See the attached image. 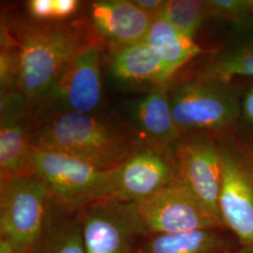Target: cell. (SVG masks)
Wrapping results in <instances>:
<instances>
[{
  "mask_svg": "<svg viewBox=\"0 0 253 253\" xmlns=\"http://www.w3.org/2000/svg\"><path fill=\"white\" fill-rule=\"evenodd\" d=\"M175 160L154 145L136 146L133 152L116 168L113 198L139 203L175 179Z\"/></svg>",
  "mask_w": 253,
  "mask_h": 253,
  "instance_id": "cell-11",
  "label": "cell"
},
{
  "mask_svg": "<svg viewBox=\"0 0 253 253\" xmlns=\"http://www.w3.org/2000/svg\"><path fill=\"white\" fill-rule=\"evenodd\" d=\"M174 160L175 178L190 190L219 225L224 227L218 204L223 172L222 149L207 139L181 141Z\"/></svg>",
  "mask_w": 253,
  "mask_h": 253,
  "instance_id": "cell-8",
  "label": "cell"
},
{
  "mask_svg": "<svg viewBox=\"0 0 253 253\" xmlns=\"http://www.w3.org/2000/svg\"><path fill=\"white\" fill-rule=\"evenodd\" d=\"M22 114L1 116L0 175L31 173L30 132Z\"/></svg>",
  "mask_w": 253,
  "mask_h": 253,
  "instance_id": "cell-17",
  "label": "cell"
},
{
  "mask_svg": "<svg viewBox=\"0 0 253 253\" xmlns=\"http://www.w3.org/2000/svg\"><path fill=\"white\" fill-rule=\"evenodd\" d=\"M78 214L86 253H138L147 235L133 203L110 197Z\"/></svg>",
  "mask_w": 253,
  "mask_h": 253,
  "instance_id": "cell-5",
  "label": "cell"
},
{
  "mask_svg": "<svg viewBox=\"0 0 253 253\" xmlns=\"http://www.w3.org/2000/svg\"><path fill=\"white\" fill-rule=\"evenodd\" d=\"M79 7L77 0H55L56 19L67 18L73 14Z\"/></svg>",
  "mask_w": 253,
  "mask_h": 253,
  "instance_id": "cell-23",
  "label": "cell"
},
{
  "mask_svg": "<svg viewBox=\"0 0 253 253\" xmlns=\"http://www.w3.org/2000/svg\"><path fill=\"white\" fill-rule=\"evenodd\" d=\"M0 253H18L10 245L3 239H0Z\"/></svg>",
  "mask_w": 253,
  "mask_h": 253,
  "instance_id": "cell-26",
  "label": "cell"
},
{
  "mask_svg": "<svg viewBox=\"0 0 253 253\" xmlns=\"http://www.w3.org/2000/svg\"><path fill=\"white\" fill-rule=\"evenodd\" d=\"M208 11L229 18L239 17L253 10V0H212L207 1Z\"/></svg>",
  "mask_w": 253,
  "mask_h": 253,
  "instance_id": "cell-21",
  "label": "cell"
},
{
  "mask_svg": "<svg viewBox=\"0 0 253 253\" xmlns=\"http://www.w3.org/2000/svg\"><path fill=\"white\" fill-rule=\"evenodd\" d=\"M240 245L224 228L145 235L138 253H235Z\"/></svg>",
  "mask_w": 253,
  "mask_h": 253,
  "instance_id": "cell-13",
  "label": "cell"
},
{
  "mask_svg": "<svg viewBox=\"0 0 253 253\" xmlns=\"http://www.w3.org/2000/svg\"><path fill=\"white\" fill-rule=\"evenodd\" d=\"M246 156L249 158V160L251 161V163H253V152H252L251 154H247Z\"/></svg>",
  "mask_w": 253,
  "mask_h": 253,
  "instance_id": "cell-28",
  "label": "cell"
},
{
  "mask_svg": "<svg viewBox=\"0 0 253 253\" xmlns=\"http://www.w3.org/2000/svg\"><path fill=\"white\" fill-rule=\"evenodd\" d=\"M133 3L137 7L143 9L145 12L156 16L162 12L165 1L161 0H134Z\"/></svg>",
  "mask_w": 253,
  "mask_h": 253,
  "instance_id": "cell-24",
  "label": "cell"
},
{
  "mask_svg": "<svg viewBox=\"0 0 253 253\" xmlns=\"http://www.w3.org/2000/svg\"><path fill=\"white\" fill-rule=\"evenodd\" d=\"M143 42L159 52L172 75L201 53L199 46L193 40L178 32L162 12L154 17L150 29Z\"/></svg>",
  "mask_w": 253,
  "mask_h": 253,
  "instance_id": "cell-18",
  "label": "cell"
},
{
  "mask_svg": "<svg viewBox=\"0 0 253 253\" xmlns=\"http://www.w3.org/2000/svg\"><path fill=\"white\" fill-rule=\"evenodd\" d=\"M208 10L207 1L170 0L165 1L162 13L182 35L193 40Z\"/></svg>",
  "mask_w": 253,
  "mask_h": 253,
  "instance_id": "cell-19",
  "label": "cell"
},
{
  "mask_svg": "<svg viewBox=\"0 0 253 253\" xmlns=\"http://www.w3.org/2000/svg\"><path fill=\"white\" fill-rule=\"evenodd\" d=\"M135 206L147 235L224 228L176 178Z\"/></svg>",
  "mask_w": 253,
  "mask_h": 253,
  "instance_id": "cell-7",
  "label": "cell"
},
{
  "mask_svg": "<svg viewBox=\"0 0 253 253\" xmlns=\"http://www.w3.org/2000/svg\"><path fill=\"white\" fill-rule=\"evenodd\" d=\"M135 117L148 144L174 156L181 142L180 130L172 118L169 96L164 91H154L139 101Z\"/></svg>",
  "mask_w": 253,
  "mask_h": 253,
  "instance_id": "cell-14",
  "label": "cell"
},
{
  "mask_svg": "<svg viewBox=\"0 0 253 253\" xmlns=\"http://www.w3.org/2000/svg\"><path fill=\"white\" fill-rule=\"evenodd\" d=\"M29 253H86L81 219L55 201L41 235Z\"/></svg>",
  "mask_w": 253,
  "mask_h": 253,
  "instance_id": "cell-16",
  "label": "cell"
},
{
  "mask_svg": "<svg viewBox=\"0 0 253 253\" xmlns=\"http://www.w3.org/2000/svg\"><path fill=\"white\" fill-rule=\"evenodd\" d=\"M28 9L33 18L40 21L56 19L55 0H31Z\"/></svg>",
  "mask_w": 253,
  "mask_h": 253,
  "instance_id": "cell-22",
  "label": "cell"
},
{
  "mask_svg": "<svg viewBox=\"0 0 253 253\" xmlns=\"http://www.w3.org/2000/svg\"><path fill=\"white\" fill-rule=\"evenodd\" d=\"M235 253H253V251L251 250H247V249H243V248H240L238 251H236Z\"/></svg>",
  "mask_w": 253,
  "mask_h": 253,
  "instance_id": "cell-27",
  "label": "cell"
},
{
  "mask_svg": "<svg viewBox=\"0 0 253 253\" xmlns=\"http://www.w3.org/2000/svg\"><path fill=\"white\" fill-rule=\"evenodd\" d=\"M243 110L246 118L253 123V87L246 94L243 102Z\"/></svg>",
  "mask_w": 253,
  "mask_h": 253,
  "instance_id": "cell-25",
  "label": "cell"
},
{
  "mask_svg": "<svg viewBox=\"0 0 253 253\" xmlns=\"http://www.w3.org/2000/svg\"><path fill=\"white\" fill-rule=\"evenodd\" d=\"M17 37L16 86L31 107L41 105L67 64L97 40L77 23L27 24Z\"/></svg>",
  "mask_w": 253,
  "mask_h": 253,
  "instance_id": "cell-1",
  "label": "cell"
},
{
  "mask_svg": "<svg viewBox=\"0 0 253 253\" xmlns=\"http://www.w3.org/2000/svg\"><path fill=\"white\" fill-rule=\"evenodd\" d=\"M101 51V44L96 40L76 54L40 106L53 103L60 106L59 113L90 115L99 108L102 97Z\"/></svg>",
  "mask_w": 253,
  "mask_h": 253,
  "instance_id": "cell-9",
  "label": "cell"
},
{
  "mask_svg": "<svg viewBox=\"0 0 253 253\" xmlns=\"http://www.w3.org/2000/svg\"><path fill=\"white\" fill-rule=\"evenodd\" d=\"M169 96L172 118L180 130L221 131L235 125L239 105L217 82H189L177 85Z\"/></svg>",
  "mask_w": 253,
  "mask_h": 253,
  "instance_id": "cell-6",
  "label": "cell"
},
{
  "mask_svg": "<svg viewBox=\"0 0 253 253\" xmlns=\"http://www.w3.org/2000/svg\"><path fill=\"white\" fill-rule=\"evenodd\" d=\"M219 213L241 248L253 251V164L249 158L222 150Z\"/></svg>",
  "mask_w": 253,
  "mask_h": 253,
  "instance_id": "cell-10",
  "label": "cell"
},
{
  "mask_svg": "<svg viewBox=\"0 0 253 253\" xmlns=\"http://www.w3.org/2000/svg\"><path fill=\"white\" fill-rule=\"evenodd\" d=\"M153 15L133 1L107 0L91 3V19L101 35L122 46L141 42L147 35Z\"/></svg>",
  "mask_w": 253,
  "mask_h": 253,
  "instance_id": "cell-12",
  "label": "cell"
},
{
  "mask_svg": "<svg viewBox=\"0 0 253 253\" xmlns=\"http://www.w3.org/2000/svg\"><path fill=\"white\" fill-rule=\"evenodd\" d=\"M111 70L119 81L128 84H163L172 76L162 55L145 42L122 46L113 55Z\"/></svg>",
  "mask_w": 253,
  "mask_h": 253,
  "instance_id": "cell-15",
  "label": "cell"
},
{
  "mask_svg": "<svg viewBox=\"0 0 253 253\" xmlns=\"http://www.w3.org/2000/svg\"><path fill=\"white\" fill-rule=\"evenodd\" d=\"M54 200L33 172L0 177V239L29 253L45 226Z\"/></svg>",
  "mask_w": 253,
  "mask_h": 253,
  "instance_id": "cell-4",
  "label": "cell"
},
{
  "mask_svg": "<svg viewBox=\"0 0 253 253\" xmlns=\"http://www.w3.org/2000/svg\"><path fill=\"white\" fill-rule=\"evenodd\" d=\"M235 76H253V42L211 64L203 80L224 83Z\"/></svg>",
  "mask_w": 253,
  "mask_h": 253,
  "instance_id": "cell-20",
  "label": "cell"
},
{
  "mask_svg": "<svg viewBox=\"0 0 253 253\" xmlns=\"http://www.w3.org/2000/svg\"><path fill=\"white\" fill-rule=\"evenodd\" d=\"M32 147L63 154L113 170L133 152V141L90 114H56L30 134Z\"/></svg>",
  "mask_w": 253,
  "mask_h": 253,
  "instance_id": "cell-2",
  "label": "cell"
},
{
  "mask_svg": "<svg viewBox=\"0 0 253 253\" xmlns=\"http://www.w3.org/2000/svg\"><path fill=\"white\" fill-rule=\"evenodd\" d=\"M30 166L54 201L78 213L100 200L113 197L116 169L104 170L73 157L32 147Z\"/></svg>",
  "mask_w": 253,
  "mask_h": 253,
  "instance_id": "cell-3",
  "label": "cell"
}]
</instances>
